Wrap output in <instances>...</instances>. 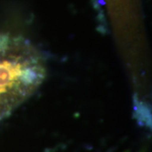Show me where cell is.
<instances>
[{"label":"cell","mask_w":152,"mask_h":152,"mask_svg":"<svg viewBox=\"0 0 152 152\" xmlns=\"http://www.w3.org/2000/svg\"><path fill=\"white\" fill-rule=\"evenodd\" d=\"M135 0H108L111 10L116 18L123 21L129 19Z\"/></svg>","instance_id":"6da1fadb"}]
</instances>
